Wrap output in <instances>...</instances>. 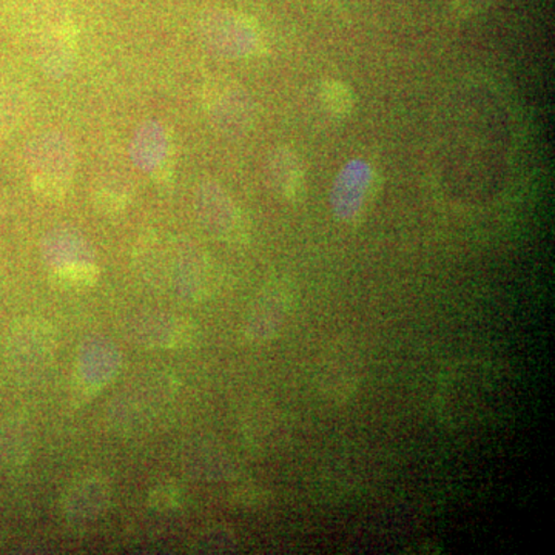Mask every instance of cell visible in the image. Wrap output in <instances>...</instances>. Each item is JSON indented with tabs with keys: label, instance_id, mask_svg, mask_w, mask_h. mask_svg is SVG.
Wrapping results in <instances>:
<instances>
[{
	"label": "cell",
	"instance_id": "obj_9",
	"mask_svg": "<svg viewBox=\"0 0 555 555\" xmlns=\"http://www.w3.org/2000/svg\"><path fill=\"white\" fill-rule=\"evenodd\" d=\"M149 503L156 511L178 509L182 503V492L177 485H160L150 491Z\"/></svg>",
	"mask_w": 555,
	"mask_h": 555
},
{
	"label": "cell",
	"instance_id": "obj_6",
	"mask_svg": "<svg viewBox=\"0 0 555 555\" xmlns=\"http://www.w3.org/2000/svg\"><path fill=\"white\" fill-rule=\"evenodd\" d=\"M101 270L90 259L56 266L51 270V283L64 291H86L100 281Z\"/></svg>",
	"mask_w": 555,
	"mask_h": 555
},
{
	"label": "cell",
	"instance_id": "obj_4",
	"mask_svg": "<svg viewBox=\"0 0 555 555\" xmlns=\"http://www.w3.org/2000/svg\"><path fill=\"white\" fill-rule=\"evenodd\" d=\"M109 496V486L104 478L86 477L68 486L62 499V509L69 517L89 520L107 509Z\"/></svg>",
	"mask_w": 555,
	"mask_h": 555
},
{
	"label": "cell",
	"instance_id": "obj_7",
	"mask_svg": "<svg viewBox=\"0 0 555 555\" xmlns=\"http://www.w3.org/2000/svg\"><path fill=\"white\" fill-rule=\"evenodd\" d=\"M273 171L276 175L278 189L287 199L301 198L302 189H305V177H302V170L297 158L292 153H278Z\"/></svg>",
	"mask_w": 555,
	"mask_h": 555
},
{
	"label": "cell",
	"instance_id": "obj_2",
	"mask_svg": "<svg viewBox=\"0 0 555 555\" xmlns=\"http://www.w3.org/2000/svg\"><path fill=\"white\" fill-rule=\"evenodd\" d=\"M294 302V292L284 283H273L264 288L244 324V337L247 341L264 343L275 337Z\"/></svg>",
	"mask_w": 555,
	"mask_h": 555
},
{
	"label": "cell",
	"instance_id": "obj_8",
	"mask_svg": "<svg viewBox=\"0 0 555 555\" xmlns=\"http://www.w3.org/2000/svg\"><path fill=\"white\" fill-rule=\"evenodd\" d=\"M321 93H323V100L331 112L345 115V113H349L350 108H352V93H350L345 83L338 82V80H327Z\"/></svg>",
	"mask_w": 555,
	"mask_h": 555
},
{
	"label": "cell",
	"instance_id": "obj_10",
	"mask_svg": "<svg viewBox=\"0 0 555 555\" xmlns=\"http://www.w3.org/2000/svg\"><path fill=\"white\" fill-rule=\"evenodd\" d=\"M129 203V193L118 192V190L102 188L94 193V204L102 214H119V211L126 210Z\"/></svg>",
	"mask_w": 555,
	"mask_h": 555
},
{
	"label": "cell",
	"instance_id": "obj_1",
	"mask_svg": "<svg viewBox=\"0 0 555 555\" xmlns=\"http://www.w3.org/2000/svg\"><path fill=\"white\" fill-rule=\"evenodd\" d=\"M511 398L509 377L502 367L467 361L449 369L437 389V411L452 426L488 422Z\"/></svg>",
	"mask_w": 555,
	"mask_h": 555
},
{
	"label": "cell",
	"instance_id": "obj_3",
	"mask_svg": "<svg viewBox=\"0 0 555 555\" xmlns=\"http://www.w3.org/2000/svg\"><path fill=\"white\" fill-rule=\"evenodd\" d=\"M10 349L22 366L39 367L50 363L56 352V332L47 321L27 318L13 331Z\"/></svg>",
	"mask_w": 555,
	"mask_h": 555
},
{
	"label": "cell",
	"instance_id": "obj_5",
	"mask_svg": "<svg viewBox=\"0 0 555 555\" xmlns=\"http://www.w3.org/2000/svg\"><path fill=\"white\" fill-rule=\"evenodd\" d=\"M144 334L139 339L149 347H164V349H182L195 341L198 331L195 324L188 318H163L155 323L145 324L142 327Z\"/></svg>",
	"mask_w": 555,
	"mask_h": 555
}]
</instances>
